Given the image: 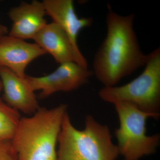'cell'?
Wrapping results in <instances>:
<instances>
[{
	"label": "cell",
	"instance_id": "cell-1",
	"mask_svg": "<svg viewBox=\"0 0 160 160\" xmlns=\"http://www.w3.org/2000/svg\"><path fill=\"white\" fill-rule=\"evenodd\" d=\"M107 8V33L95 54L92 71L105 87L115 86L123 78L145 66L147 59L133 29L134 14H118L109 4Z\"/></svg>",
	"mask_w": 160,
	"mask_h": 160
},
{
	"label": "cell",
	"instance_id": "cell-2",
	"mask_svg": "<svg viewBox=\"0 0 160 160\" xmlns=\"http://www.w3.org/2000/svg\"><path fill=\"white\" fill-rule=\"evenodd\" d=\"M67 106L40 108L29 118H21L12 145L18 160H57L56 148Z\"/></svg>",
	"mask_w": 160,
	"mask_h": 160
},
{
	"label": "cell",
	"instance_id": "cell-3",
	"mask_svg": "<svg viewBox=\"0 0 160 160\" xmlns=\"http://www.w3.org/2000/svg\"><path fill=\"white\" fill-rule=\"evenodd\" d=\"M85 128L76 129L68 112L64 115L58 142L57 160H116L119 155L107 125L86 116Z\"/></svg>",
	"mask_w": 160,
	"mask_h": 160
},
{
	"label": "cell",
	"instance_id": "cell-4",
	"mask_svg": "<svg viewBox=\"0 0 160 160\" xmlns=\"http://www.w3.org/2000/svg\"><path fill=\"white\" fill-rule=\"evenodd\" d=\"M143 72L130 82L122 86H104L98 92L101 99L114 104L125 102L151 114L160 117V48L147 55Z\"/></svg>",
	"mask_w": 160,
	"mask_h": 160
},
{
	"label": "cell",
	"instance_id": "cell-5",
	"mask_svg": "<svg viewBox=\"0 0 160 160\" xmlns=\"http://www.w3.org/2000/svg\"><path fill=\"white\" fill-rule=\"evenodd\" d=\"M113 105L119 122L114 134L120 155L124 160H139L155 153L159 146L160 134L149 136L146 133L147 120L153 119L152 116L128 103Z\"/></svg>",
	"mask_w": 160,
	"mask_h": 160
},
{
	"label": "cell",
	"instance_id": "cell-6",
	"mask_svg": "<svg viewBox=\"0 0 160 160\" xmlns=\"http://www.w3.org/2000/svg\"><path fill=\"white\" fill-rule=\"evenodd\" d=\"M93 72L74 62L60 64L53 72L40 77L26 75L25 78L31 89L41 90L40 98L48 97L58 92H68L86 84L93 75Z\"/></svg>",
	"mask_w": 160,
	"mask_h": 160
},
{
	"label": "cell",
	"instance_id": "cell-7",
	"mask_svg": "<svg viewBox=\"0 0 160 160\" xmlns=\"http://www.w3.org/2000/svg\"><path fill=\"white\" fill-rule=\"evenodd\" d=\"M46 15L66 32L80 60L81 66L88 68L87 60L78 46V37L80 31L90 27L93 22L91 18H79L75 10L72 0H44Z\"/></svg>",
	"mask_w": 160,
	"mask_h": 160
},
{
	"label": "cell",
	"instance_id": "cell-8",
	"mask_svg": "<svg viewBox=\"0 0 160 160\" xmlns=\"http://www.w3.org/2000/svg\"><path fill=\"white\" fill-rule=\"evenodd\" d=\"M46 53L36 43L27 42L9 35L0 38V66L19 77L25 78V70L29 63Z\"/></svg>",
	"mask_w": 160,
	"mask_h": 160
},
{
	"label": "cell",
	"instance_id": "cell-9",
	"mask_svg": "<svg viewBox=\"0 0 160 160\" xmlns=\"http://www.w3.org/2000/svg\"><path fill=\"white\" fill-rule=\"evenodd\" d=\"M46 9L43 2L34 0L31 2H22L12 8L8 12L12 22L8 35L21 39H33L47 25Z\"/></svg>",
	"mask_w": 160,
	"mask_h": 160
},
{
	"label": "cell",
	"instance_id": "cell-10",
	"mask_svg": "<svg viewBox=\"0 0 160 160\" xmlns=\"http://www.w3.org/2000/svg\"><path fill=\"white\" fill-rule=\"evenodd\" d=\"M0 77L4 89L3 100L8 106L26 114H34L39 109L34 91L25 78L19 77L2 66L0 67Z\"/></svg>",
	"mask_w": 160,
	"mask_h": 160
},
{
	"label": "cell",
	"instance_id": "cell-11",
	"mask_svg": "<svg viewBox=\"0 0 160 160\" xmlns=\"http://www.w3.org/2000/svg\"><path fill=\"white\" fill-rule=\"evenodd\" d=\"M32 40L59 64L74 62L81 66L69 38L55 23L47 24Z\"/></svg>",
	"mask_w": 160,
	"mask_h": 160
},
{
	"label": "cell",
	"instance_id": "cell-12",
	"mask_svg": "<svg viewBox=\"0 0 160 160\" xmlns=\"http://www.w3.org/2000/svg\"><path fill=\"white\" fill-rule=\"evenodd\" d=\"M21 118L18 111L0 98V141L12 139Z\"/></svg>",
	"mask_w": 160,
	"mask_h": 160
},
{
	"label": "cell",
	"instance_id": "cell-13",
	"mask_svg": "<svg viewBox=\"0 0 160 160\" xmlns=\"http://www.w3.org/2000/svg\"><path fill=\"white\" fill-rule=\"evenodd\" d=\"M0 160H18L11 141H0Z\"/></svg>",
	"mask_w": 160,
	"mask_h": 160
},
{
	"label": "cell",
	"instance_id": "cell-14",
	"mask_svg": "<svg viewBox=\"0 0 160 160\" xmlns=\"http://www.w3.org/2000/svg\"><path fill=\"white\" fill-rule=\"evenodd\" d=\"M9 33L8 29L6 26L0 24V38Z\"/></svg>",
	"mask_w": 160,
	"mask_h": 160
},
{
	"label": "cell",
	"instance_id": "cell-15",
	"mask_svg": "<svg viewBox=\"0 0 160 160\" xmlns=\"http://www.w3.org/2000/svg\"><path fill=\"white\" fill-rule=\"evenodd\" d=\"M0 67H1V66H0ZM3 89V85L2 83V81L1 80H0V92L1 91V90Z\"/></svg>",
	"mask_w": 160,
	"mask_h": 160
}]
</instances>
